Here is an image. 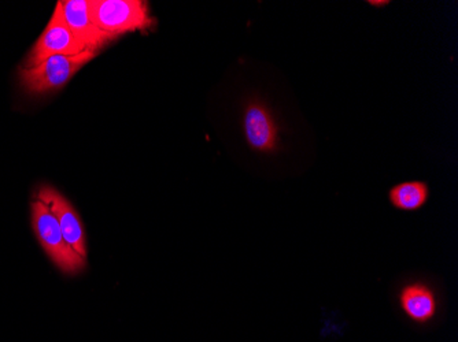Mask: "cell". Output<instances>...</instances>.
<instances>
[{"label": "cell", "mask_w": 458, "mask_h": 342, "mask_svg": "<svg viewBox=\"0 0 458 342\" xmlns=\"http://www.w3.org/2000/svg\"><path fill=\"white\" fill-rule=\"evenodd\" d=\"M89 7L94 24L113 38L156 25L148 2L141 0H89Z\"/></svg>", "instance_id": "6da1fadb"}, {"label": "cell", "mask_w": 458, "mask_h": 342, "mask_svg": "<svg viewBox=\"0 0 458 342\" xmlns=\"http://www.w3.org/2000/svg\"><path fill=\"white\" fill-rule=\"evenodd\" d=\"M30 208H32V228L35 230L36 238L43 249L47 252L54 264L62 272L69 275L79 274L86 269V259L80 256L66 243L61 228H59L58 221L54 217L48 205L36 199L35 202H32Z\"/></svg>", "instance_id": "7a4b0ae2"}, {"label": "cell", "mask_w": 458, "mask_h": 342, "mask_svg": "<svg viewBox=\"0 0 458 342\" xmlns=\"http://www.w3.org/2000/svg\"><path fill=\"white\" fill-rule=\"evenodd\" d=\"M97 56L94 51H84L79 55H54L33 68L20 71L21 85L33 95L47 94L64 88L87 63Z\"/></svg>", "instance_id": "3957f363"}, {"label": "cell", "mask_w": 458, "mask_h": 342, "mask_svg": "<svg viewBox=\"0 0 458 342\" xmlns=\"http://www.w3.org/2000/svg\"><path fill=\"white\" fill-rule=\"evenodd\" d=\"M84 51H87L86 46L82 45L81 41L69 29L65 18H64L61 2H58L45 32L41 33L40 38L30 50L24 69L33 68L50 56H73L79 55Z\"/></svg>", "instance_id": "277c9868"}, {"label": "cell", "mask_w": 458, "mask_h": 342, "mask_svg": "<svg viewBox=\"0 0 458 342\" xmlns=\"http://www.w3.org/2000/svg\"><path fill=\"white\" fill-rule=\"evenodd\" d=\"M243 133L250 148L257 153L274 154L280 148L279 123L261 100L251 99L244 107Z\"/></svg>", "instance_id": "5b68a950"}, {"label": "cell", "mask_w": 458, "mask_h": 342, "mask_svg": "<svg viewBox=\"0 0 458 342\" xmlns=\"http://www.w3.org/2000/svg\"><path fill=\"white\" fill-rule=\"evenodd\" d=\"M38 200L48 205L54 217L58 221L59 228L65 238L66 243L76 251L80 256L87 259L86 231L82 228L79 213L74 210L68 199L59 194L55 188L43 185L38 192Z\"/></svg>", "instance_id": "8992f818"}, {"label": "cell", "mask_w": 458, "mask_h": 342, "mask_svg": "<svg viewBox=\"0 0 458 342\" xmlns=\"http://www.w3.org/2000/svg\"><path fill=\"white\" fill-rule=\"evenodd\" d=\"M62 12L69 29L86 46L87 50L98 54L100 48L113 40L112 36L102 32L89 14V0H66L61 2Z\"/></svg>", "instance_id": "52a82bcc"}, {"label": "cell", "mask_w": 458, "mask_h": 342, "mask_svg": "<svg viewBox=\"0 0 458 342\" xmlns=\"http://www.w3.org/2000/svg\"><path fill=\"white\" fill-rule=\"evenodd\" d=\"M400 307L418 325H427L438 313V298L432 288L423 282H411L401 289Z\"/></svg>", "instance_id": "ba28073f"}, {"label": "cell", "mask_w": 458, "mask_h": 342, "mask_svg": "<svg viewBox=\"0 0 458 342\" xmlns=\"http://www.w3.org/2000/svg\"><path fill=\"white\" fill-rule=\"evenodd\" d=\"M429 199V188L423 181H406L391 188L388 200L394 208L400 211L420 210Z\"/></svg>", "instance_id": "9c48e42d"}, {"label": "cell", "mask_w": 458, "mask_h": 342, "mask_svg": "<svg viewBox=\"0 0 458 342\" xmlns=\"http://www.w3.org/2000/svg\"><path fill=\"white\" fill-rule=\"evenodd\" d=\"M369 4H372V6H386L387 2H369Z\"/></svg>", "instance_id": "30bf717a"}]
</instances>
